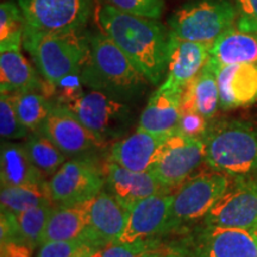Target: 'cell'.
Instances as JSON below:
<instances>
[{"label": "cell", "instance_id": "d4e9b609", "mask_svg": "<svg viewBox=\"0 0 257 257\" xmlns=\"http://www.w3.org/2000/svg\"><path fill=\"white\" fill-rule=\"evenodd\" d=\"M88 206L89 200L53 207L46 229L42 233L40 246L54 240H85L88 229Z\"/></svg>", "mask_w": 257, "mask_h": 257}, {"label": "cell", "instance_id": "52a82bcc", "mask_svg": "<svg viewBox=\"0 0 257 257\" xmlns=\"http://www.w3.org/2000/svg\"><path fill=\"white\" fill-rule=\"evenodd\" d=\"M25 28L47 32L83 31L91 18L92 0H17Z\"/></svg>", "mask_w": 257, "mask_h": 257}, {"label": "cell", "instance_id": "5bb4252c", "mask_svg": "<svg viewBox=\"0 0 257 257\" xmlns=\"http://www.w3.org/2000/svg\"><path fill=\"white\" fill-rule=\"evenodd\" d=\"M128 212L110 193L101 191L89 200L86 242L96 251L117 243L126 225Z\"/></svg>", "mask_w": 257, "mask_h": 257}, {"label": "cell", "instance_id": "d6a6232c", "mask_svg": "<svg viewBox=\"0 0 257 257\" xmlns=\"http://www.w3.org/2000/svg\"><path fill=\"white\" fill-rule=\"evenodd\" d=\"M125 14L159 19L165 9V0H102Z\"/></svg>", "mask_w": 257, "mask_h": 257}, {"label": "cell", "instance_id": "74e56055", "mask_svg": "<svg viewBox=\"0 0 257 257\" xmlns=\"http://www.w3.org/2000/svg\"><path fill=\"white\" fill-rule=\"evenodd\" d=\"M149 257H195V255L193 251L180 248L160 249L157 248V245H154Z\"/></svg>", "mask_w": 257, "mask_h": 257}, {"label": "cell", "instance_id": "f35d334b", "mask_svg": "<svg viewBox=\"0 0 257 257\" xmlns=\"http://www.w3.org/2000/svg\"><path fill=\"white\" fill-rule=\"evenodd\" d=\"M87 257H92V256H87Z\"/></svg>", "mask_w": 257, "mask_h": 257}, {"label": "cell", "instance_id": "d590c367", "mask_svg": "<svg viewBox=\"0 0 257 257\" xmlns=\"http://www.w3.org/2000/svg\"><path fill=\"white\" fill-rule=\"evenodd\" d=\"M237 28L257 30V0H236Z\"/></svg>", "mask_w": 257, "mask_h": 257}, {"label": "cell", "instance_id": "1f68e13d", "mask_svg": "<svg viewBox=\"0 0 257 257\" xmlns=\"http://www.w3.org/2000/svg\"><path fill=\"white\" fill-rule=\"evenodd\" d=\"M95 252V248L83 239L54 240L42 244L37 257H87Z\"/></svg>", "mask_w": 257, "mask_h": 257}, {"label": "cell", "instance_id": "4fadbf2b", "mask_svg": "<svg viewBox=\"0 0 257 257\" xmlns=\"http://www.w3.org/2000/svg\"><path fill=\"white\" fill-rule=\"evenodd\" d=\"M40 131L66 156H85V154L105 147L72 111L55 102Z\"/></svg>", "mask_w": 257, "mask_h": 257}, {"label": "cell", "instance_id": "2e32d148", "mask_svg": "<svg viewBox=\"0 0 257 257\" xmlns=\"http://www.w3.org/2000/svg\"><path fill=\"white\" fill-rule=\"evenodd\" d=\"M102 172L107 192L127 211L143 199L166 191L150 172H134L111 161L102 166Z\"/></svg>", "mask_w": 257, "mask_h": 257}, {"label": "cell", "instance_id": "8d00e7d4", "mask_svg": "<svg viewBox=\"0 0 257 257\" xmlns=\"http://www.w3.org/2000/svg\"><path fill=\"white\" fill-rule=\"evenodd\" d=\"M34 249L29 244L10 240L2 244V257H31Z\"/></svg>", "mask_w": 257, "mask_h": 257}, {"label": "cell", "instance_id": "44dd1931", "mask_svg": "<svg viewBox=\"0 0 257 257\" xmlns=\"http://www.w3.org/2000/svg\"><path fill=\"white\" fill-rule=\"evenodd\" d=\"M0 88L10 94L40 92L48 98L50 86L46 80L42 81L21 49H9L0 51Z\"/></svg>", "mask_w": 257, "mask_h": 257}, {"label": "cell", "instance_id": "8fae6325", "mask_svg": "<svg viewBox=\"0 0 257 257\" xmlns=\"http://www.w3.org/2000/svg\"><path fill=\"white\" fill-rule=\"evenodd\" d=\"M204 224L257 231V176L234 179L204 217Z\"/></svg>", "mask_w": 257, "mask_h": 257}, {"label": "cell", "instance_id": "9a60e30c", "mask_svg": "<svg viewBox=\"0 0 257 257\" xmlns=\"http://www.w3.org/2000/svg\"><path fill=\"white\" fill-rule=\"evenodd\" d=\"M193 252L195 257H257V231L205 225Z\"/></svg>", "mask_w": 257, "mask_h": 257}, {"label": "cell", "instance_id": "30bf717a", "mask_svg": "<svg viewBox=\"0 0 257 257\" xmlns=\"http://www.w3.org/2000/svg\"><path fill=\"white\" fill-rule=\"evenodd\" d=\"M205 161L202 138L188 137L176 128L163 144L161 156L150 173L166 191L178 188Z\"/></svg>", "mask_w": 257, "mask_h": 257}, {"label": "cell", "instance_id": "cb8c5ba5", "mask_svg": "<svg viewBox=\"0 0 257 257\" xmlns=\"http://www.w3.org/2000/svg\"><path fill=\"white\" fill-rule=\"evenodd\" d=\"M210 60L218 67L236 63L257 66V30H243L233 25L212 43Z\"/></svg>", "mask_w": 257, "mask_h": 257}, {"label": "cell", "instance_id": "83f0119b", "mask_svg": "<svg viewBox=\"0 0 257 257\" xmlns=\"http://www.w3.org/2000/svg\"><path fill=\"white\" fill-rule=\"evenodd\" d=\"M19 119L30 133L40 131L47 120L54 102L40 92L12 93Z\"/></svg>", "mask_w": 257, "mask_h": 257}, {"label": "cell", "instance_id": "d6986e66", "mask_svg": "<svg viewBox=\"0 0 257 257\" xmlns=\"http://www.w3.org/2000/svg\"><path fill=\"white\" fill-rule=\"evenodd\" d=\"M217 79L219 107L223 110L244 107L257 101V66L255 64L220 66L217 69Z\"/></svg>", "mask_w": 257, "mask_h": 257}, {"label": "cell", "instance_id": "ba28073f", "mask_svg": "<svg viewBox=\"0 0 257 257\" xmlns=\"http://www.w3.org/2000/svg\"><path fill=\"white\" fill-rule=\"evenodd\" d=\"M100 142L107 144L124 133L128 123V108L119 99L99 91L83 92L64 105Z\"/></svg>", "mask_w": 257, "mask_h": 257}, {"label": "cell", "instance_id": "f1b7e54d", "mask_svg": "<svg viewBox=\"0 0 257 257\" xmlns=\"http://www.w3.org/2000/svg\"><path fill=\"white\" fill-rule=\"evenodd\" d=\"M24 147L32 163L44 176L54 175L66 162V155L41 131L31 133Z\"/></svg>", "mask_w": 257, "mask_h": 257}, {"label": "cell", "instance_id": "7a4b0ae2", "mask_svg": "<svg viewBox=\"0 0 257 257\" xmlns=\"http://www.w3.org/2000/svg\"><path fill=\"white\" fill-rule=\"evenodd\" d=\"M88 54L80 76L83 86L121 101L136 98L146 87V76L104 31L88 34Z\"/></svg>", "mask_w": 257, "mask_h": 257}, {"label": "cell", "instance_id": "5b68a950", "mask_svg": "<svg viewBox=\"0 0 257 257\" xmlns=\"http://www.w3.org/2000/svg\"><path fill=\"white\" fill-rule=\"evenodd\" d=\"M236 19V6L230 0H191L170 16L168 29L181 40L212 44Z\"/></svg>", "mask_w": 257, "mask_h": 257}, {"label": "cell", "instance_id": "4dcf8cb0", "mask_svg": "<svg viewBox=\"0 0 257 257\" xmlns=\"http://www.w3.org/2000/svg\"><path fill=\"white\" fill-rule=\"evenodd\" d=\"M30 131L24 126L16 111L12 94L2 93L0 98V135L8 141L22 140L29 136Z\"/></svg>", "mask_w": 257, "mask_h": 257}, {"label": "cell", "instance_id": "e575fe53", "mask_svg": "<svg viewBox=\"0 0 257 257\" xmlns=\"http://www.w3.org/2000/svg\"><path fill=\"white\" fill-rule=\"evenodd\" d=\"M207 128L206 118L197 113V112L182 113L178 125V130L180 133L193 138H202L206 134Z\"/></svg>", "mask_w": 257, "mask_h": 257}, {"label": "cell", "instance_id": "f546056e", "mask_svg": "<svg viewBox=\"0 0 257 257\" xmlns=\"http://www.w3.org/2000/svg\"><path fill=\"white\" fill-rule=\"evenodd\" d=\"M25 21L18 3L8 0L0 5V51L21 49Z\"/></svg>", "mask_w": 257, "mask_h": 257}, {"label": "cell", "instance_id": "6da1fadb", "mask_svg": "<svg viewBox=\"0 0 257 257\" xmlns=\"http://www.w3.org/2000/svg\"><path fill=\"white\" fill-rule=\"evenodd\" d=\"M101 30L124 51L148 81L157 85L168 69L170 31L157 19L140 17L104 4L98 10Z\"/></svg>", "mask_w": 257, "mask_h": 257}, {"label": "cell", "instance_id": "836d02e7", "mask_svg": "<svg viewBox=\"0 0 257 257\" xmlns=\"http://www.w3.org/2000/svg\"><path fill=\"white\" fill-rule=\"evenodd\" d=\"M154 242L113 243L93 253L92 257H149Z\"/></svg>", "mask_w": 257, "mask_h": 257}, {"label": "cell", "instance_id": "ac0fdd59", "mask_svg": "<svg viewBox=\"0 0 257 257\" xmlns=\"http://www.w3.org/2000/svg\"><path fill=\"white\" fill-rule=\"evenodd\" d=\"M167 136L137 128L130 136L115 141L110 150V161L134 172H150L161 156Z\"/></svg>", "mask_w": 257, "mask_h": 257}, {"label": "cell", "instance_id": "e0dca14e", "mask_svg": "<svg viewBox=\"0 0 257 257\" xmlns=\"http://www.w3.org/2000/svg\"><path fill=\"white\" fill-rule=\"evenodd\" d=\"M211 46L210 43L170 37L168 69L165 81L160 86L184 91L185 86L194 79L207 63Z\"/></svg>", "mask_w": 257, "mask_h": 257}, {"label": "cell", "instance_id": "603a6c76", "mask_svg": "<svg viewBox=\"0 0 257 257\" xmlns=\"http://www.w3.org/2000/svg\"><path fill=\"white\" fill-rule=\"evenodd\" d=\"M53 205H42L31 210L14 214L11 212L2 210L0 217V240L3 243L10 240L29 244L32 248L40 245Z\"/></svg>", "mask_w": 257, "mask_h": 257}, {"label": "cell", "instance_id": "7402d4cb", "mask_svg": "<svg viewBox=\"0 0 257 257\" xmlns=\"http://www.w3.org/2000/svg\"><path fill=\"white\" fill-rule=\"evenodd\" d=\"M216 63L208 59L197 76L185 86L181 96V114L197 112L206 119L213 117L219 107Z\"/></svg>", "mask_w": 257, "mask_h": 257}, {"label": "cell", "instance_id": "8992f818", "mask_svg": "<svg viewBox=\"0 0 257 257\" xmlns=\"http://www.w3.org/2000/svg\"><path fill=\"white\" fill-rule=\"evenodd\" d=\"M230 186L231 176L213 169L188 178L173 194L168 231L204 218Z\"/></svg>", "mask_w": 257, "mask_h": 257}, {"label": "cell", "instance_id": "7c38bea8", "mask_svg": "<svg viewBox=\"0 0 257 257\" xmlns=\"http://www.w3.org/2000/svg\"><path fill=\"white\" fill-rule=\"evenodd\" d=\"M162 191L148 197L128 212L124 231L117 243L153 242L159 234L168 231L173 194Z\"/></svg>", "mask_w": 257, "mask_h": 257}, {"label": "cell", "instance_id": "3957f363", "mask_svg": "<svg viewBox=\"0 0 257 257\" xmlns=\"http://www.w3.org/2000/svg\"><path fill=\"white\" fill-rule=\"evenodd\" d=\"M205 162L211 169L231 176H257V128L242 120H223L202 137Z\"/></svg>", "mask_w": 257, "mask_h": 257}, {"label": "cell", "instance_id": "484cf974", "mask_svg": "<svg viewBox=\"0 0 257 257\" xmlns=\"http://www.w3.org/2000/svg\"><path fill=\"white\" fill-rule=\"evenodd\" d=\"M2 187L46 184L44 174L32 163L24 146L3 142L0 152Z\"/></svg>", "mask_w": 257, "mask_h": 257}, {"label": "cell", "instance_id": "ffe728a7", "mask_svg": "<svg viewBox=\"0 0 257 257\" xmlns=\"http://www.w3.org/2000/svg\"><path fill=\"white\" fill-rule=\"evenodd\" d=\"M182 92L160 86L141 113L138 128L157 136L174 133L181 118Z\"/></svg>", "mask_w": 257, "mask_h": 257}, {"label": "cell", "instance_id": "4316f807", "mask_svg": "<svg viewBox=\"0 0 257 257\" xmlns=\"http://www.w3.org/2000/svg\"><path fill=\"white\" fill-rule=\"evenodd\" d=\"M2 210L19 214L42 205H53L48 182L42 185H24L2 187L0 193Z\"/></svg>", "mask_w": 257, "mask_h": 257}, {"label": "cell", "instance_id": "9c48e42d", "mask_svg": "<svg viewBox=\"0 0 257 257\" xmlns=\"http://www.w3.org/2000/svg\"><path fill=\"white\" fill-rule=\"evenodd\" d=\"M48 186L56 205H74L96 197L105 187V176L102 167L82 155L66 161Z\"/></svg>", "mask_w": 257, "mask_h": 257}, {"label": "cell", "instance_id": "277c9868", "mask_svg": "<svg viewBox=\"0 0 257 257\" xmlns=\"http://www.w3.org/2000/svg\"><path fill=\"white\" fill-rule=\"evenodd\" d=\"M23 47L43 80L55 86L67 75L81 72L88 54V34L47 32L24 28Z\"/></svg>", "mask_w": 257, "mask_h": 257}]
</instances>
